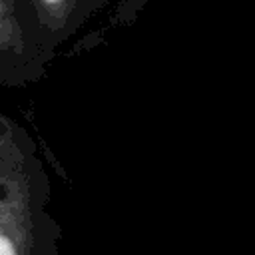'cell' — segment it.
I'll return each instance as SVG.
<instances>
[{
  "label": "cell",
  "mask_w": 255,
  "mask_h": 255,
  "mask_svg": "<svg viewBox=\"0 0 255 255\" xmlns=\"http://www.w3.org/2000/svg\"><path fill=\"white\" fill-rule=\"evenodd\" d=\"M0 253H14V247L4 237H0Z\"/></svg>",
  "instance_id": "6da1fadb"
},
{
  "label": "cell",
  "mask_w": 255,
  "mask_h": 255,
  "mask_svg": "<svg viewBox=\"0 0 255 255\" xmlns=\"http://www.w3.org/2000/svg\"><path fill=\"white\" fill-rule=\"evenodd\" d=\"M44 2H50V4H56V2H60V0H44Z\"/></svg>",
  "instance_id": "7a4b0ae2"
}]
</instances>
